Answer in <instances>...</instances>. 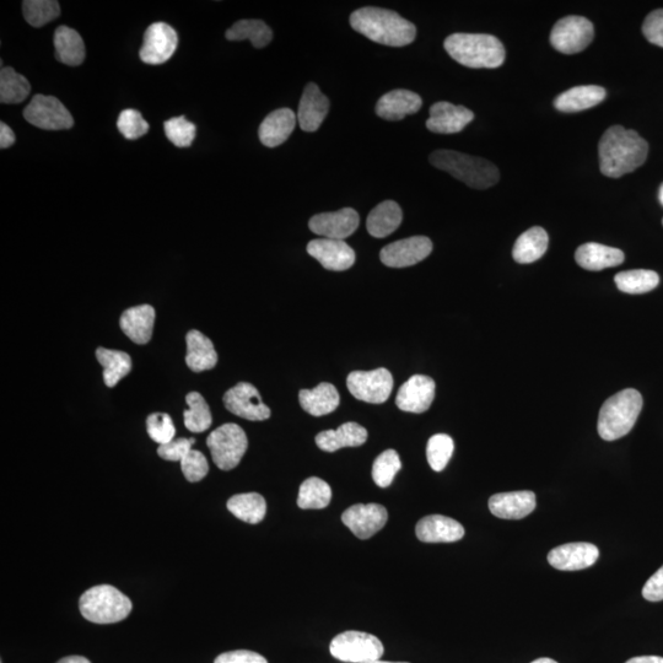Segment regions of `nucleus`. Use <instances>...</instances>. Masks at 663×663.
Segmentation results:
<instances>
[{
    "label": "nucleus",
    "instance_id": "nucleus-1",
    "mask_svg": "<svg viewBox=\"0 0 663 663\" xmlns=\"http://www.w3.org/2000/svg\"><path fill=\"white\" fill-rule=\"evenodd\" d=\"M648 154V142L638 132L622 126L608 128L598 144L601 172L611 179H619L639 169Z\"/></svg>",
    "mask_w": 663,
    "mask_h": 663
},
{
    "label": "nucleus",
    "instance_id": "nucleus-2",
    "mask_svg": "<svg viewBox=\"0 0 663 663\" xmlns=\"http://www.w3.org/2000/svg\"><path fill=\"white\" fill-rule=\"evenodd\" d=\"M350 25L359 34L380 45L404 47L411 45L417 28L392 10L366 7L350 15Z\"/></svg>",
    "mask_w": 663,
    "mask_h": 663
},
{
    "label": "nucleus",
    "instance_id": "nucleus-3",
    "mask_svg": "<svg viewBox=\"0 0 663 663\" xmlns=\"http://www.w3.org/2000/svg\"><path fill=\"white\" fill-rule=\"evenodd\" d=\"M444 47L451 58L468 68L494 69L505 62L504 45L493 35L454 34L447 37Z\"/></svg>",
    "mask_w": 663,
    "mask_h": 663
},
{
    "label": "nucleus",
    "instance_id": "nucleus-4",
    "mask_svg": "<svg viewBox=\"0 0 663 663\" xmlns=\"http://www.w3.org/2000/svg\"><path fill=\"white\" fill-rule=\"evenodd\" d=\"M430 164L466 183L474 190H487L497 185L500 172L490 161L454 152V150H436L430 155Z\"/></svg>",
    "mask_w": 663,
    "mask_h": 663
},
{
    "label": "nucleus",
    "instance_id": "nucleus-5",
    "mask_svg": "<svg viewBox=\"0 0 663 663\" xmlns=\"http://www.w3.org/2000/svg\"><path fill=\"white\" fill-rule=\"evenodd\" d=\"M643 409V396L634 388H627L608 398L598 415L597 429L601 438L614 441L628 435Z\"/></svg>",
    "mask_w": 663,
    "mask_h": 663
},
{
    "label": "nucleus",
    "instance_id": "nucleus-6",
    "mask_svg": "<svg viewBox=\"0 0 663 663\" xmlns=\"http://www.w3.org/2000/svg\"><path fill=\"white\" fill-rule=\"evenodd\" d=\"M80 613L91 623L112 624L125 621L132 612V602L111 585L91 587L80 598Z\"/></svg>",
    "mask_w": 663,
    "mask_h": 663
},
{
    "label": "nucleus",
    "instance_id": "nucleus-7",
    "mask_svg": "<svg viewBox=\"0 0 663 663\" xmlns=\"http://www.w3.org/2000/svg\"><path fill=\"white\" fill-rule=\"evenodd\" d=\"M207 445L220 470L231 471L239 466L249 447L245 431L237 424L221 425L208 436Z\"/></svg>",
    "mask_w": 663,
    "mask_h": 663
},
{
    "label": "nucleus",
    "instance_id": "nucleus-8",
    "mask_svg": "<svg viewBox=\"0 0 663 663\" xmlns=\"http://www.w3.org/2000/svg\"><path fill=\"white\" fill-rule=\"evenodd\" d=\"M330 651L334 659L339 661L368 663L381 659L384 645L374 635L349 630L332 640Z\"/></svg>",
    "mask_w": 663,
    "mask_h": 663
},
{
    "label": "nucleus",
    "instance_id": "nucleus-9",
    "mask_svg": "<svg viewBox=\"0 0 663 663\" xmlns=\"http://www.w3.org/2000/svg\"><path fill=\"white\" fill-rule=\"evenodd\" d=\"M30 125L45 131H66L74 126L72 113L55 96L35 95L24 110Z\"/></svg>",
    "mask_w": 663,
    "mask_h": 663
},
{
    "label": "nucleus",
    "instance_id": "nucleus-10",
    "mask_svg": "<svg viewBox=\"0 0 663 663\" xmlns=\"http://www.w3.org/2000/svg\"><path fill=\"white\" fill-rule=\"evenodd\" d=\"M594 36V25L589 19L571 15L554 25L551 43L555 50L563 55H575L589 47Z\"/></svg>",
    "mask_w": 663,
    "mask_h": 663
},
{
    "label": "nucleus",
    "instance_id": "nucleus-11",
    "mask_svg": "<svg viewBox=\"0 0 663 663\" xmlns=\"http://www.w3.org/2000/svg\"><path fill=\"white\" fill-rule=\"evenodd\" d=\"M348 390L359 401L385 403L391 396L393 377L385 368L373 371H354L347 380Z\"/></svg>",
    "mask_w": 663,
    "mask_h": 663
},
{
    "label": "nucleus",
    "instance_id": "nucleus-12",
    "mask_svg": "<svg viewBox=\"0 0 663 663\" xmlns=\"http://www.w3.org/2000/svg\"><path fill=\"white\" fill-rule=\"evenodd\" d=\"M224 404L237 417L262 422L271 417V409L263 403L260 392L249 382H240L224 395Z\"/></svg>",
    "mask_w": 663,
    "mask_h": 663
},
{
    "label": "nucleus",
    "instance_id": "nucleus-13",
    "mask_svg": "<svg viewBox=\"0 0 663 663\" xmlns=\"http://www.w3.org/2000/svg\"><path fill=\"white\" fill-rule=\"evenodd\" d=\"M177 45H179V36L175 29L165 23H155L145 31L139 57L145 64L159 66L174 56Z\"/></svg>",
    "mask_w": 663,
    "mask_h": 663
},
{
    "label": "nucleus",
    "instance_id": "nucleus-14",
    "mask_svg": "<svg viewBox=\"0 0 663 663\" xmlns=\"http://www.w3.org/2000/svg\"><path fill=\"white\" fill-rule=\"evenodd\" d=\"M433 251L429 237L413 236L393 242L381 250V262L391 268L412 267L427 258Z\"/></svg>",
    "mask_w": 663,
    "mask_h": 663
},
{
    "label": "nucleus",
    "instance_id": "nucleus-15",
    "mask_svg": "<svg viewBox=\"0 0 663 663\" xmlns=\"http://www.w3.org/2000/svg\"><path fill=\"white\" fill-rule=\"evenodd\" d=\"M359 224L357 210L344 208L334 213L315 215L309 221V228L312 233L320 235L323 239L344 240L357 231Z\"/></svg>",
    "mask_w": 663,
    "mask_h": 663
},
{
    "label": "nucleus",
    "instance_id": "nucleus-16",
    "mask_svg": "<svg viewBox=\"0 0 663 663\" xmlns=\"http://www.w3.org/2000/svg\"><path fill=\"white\" fill-rule=\"evenodd\" d=\"M386 508L380 504H358L344 511L343 524L360 539H369L385 527Z\"/></svg>",
    "mask_w": 663,
    "mask_h": 663
},
{
    "label": "nucleus",
    "instance_id": "nucleus-17",
    "mask_svg": "<svg viewBox=\"0 0 663 663\" xmlns=\"http://www.w3.org/2000/svg\"><path fill=\"white\" fill-rule=\"evenodd\" d=\"M307 253L322 264L327 271L343 272L353 267L355 252L343 240L316 239L307 245Z\"/></svg>",
    "mask_w": 663,
    "mask_h": 663
},
{
    "label": "nucleus",
    "instance_id": "nucleus-18",
    "mask_svg": "<svg viewBox=\"0 0 663 663\" xmlns=\"http://www.w3.org/2000/svg\"><path fill=\"white\" fill-rule=\"evenodd\" d=\"M598 558L600 551L595 544L578 542L552 549L548 554V563L557 570L576 571L592 567Z\"/></svg>",
    "mask_w": 663,
    "mask_h": 663
},
{
    "label": "nucleus",
    "instance_id": "nucleus-19",
    "mask_svg": "<svg viewBox=\"0 0 663 663\" xmlns=\"http://www.w3.org/2000/svg\"><path fill=\"white\" fill-rule=\"evenodd\" d=\"M435 382L431 377L414 375L400 388L397 407L403 412L420 414L427 412L435 398Z\"/></svg>",
    "mask_w": 663,
    "mask_h": 663
},
{
    "label": "nucleus",
    "instance_id": "nucleus-20",
    "mask_svg": "<svg viewBox=\"0 0 663 663\" xmlns=\"http://www.w3.org/2000/svg\"><path fill=\"white\" fill-rule=\"evenodd\" d=\"M474 120V113L465 106H456L450 102H436L430 107L427 128L438 134L460 133Z\"/></svg>",
    "mask_w": 663,
    "mask_h": 663
},
{
    "label": "nucleus",
    "instance_id": "nucleus-21",
    "mask_svg": "<svg viewBox=\"0 0 663 663\" xmlns=\"http://www.w3.org/2000/svg\"><path fill=\"white\" fill-rule=\"evenodd\" d=\"M536 494L530 490L499 493L489 499V510L494 516L504 520H521L536 509Z\"/></svg>",
    "mask_w": 663,
    "mask_h": 663
},
{
    "label": "nucleus",
    "instance_id": "nucleus-22",
    "mask_svg": "<svg viewBox=\"0 0 663 663\" xmlns=\"http://www.w3.org/2000/svg\"><path fill=\"white\" fill-rule=\"evenodd\" d=\"M330 109L331 102L321 93L320 88L315 83L307 84L298 111L301 129L309 133L316 132L325 121Z\"/></svg>",
    "mask_w": 663,
    "mask_h": 663
},
{
    "label": "nucleus",
    "instance_id": "nucleus-23",
    "mask_svg": "<svg viewBox=\"0 0 663 663\" xmlns=\"http://www.w3.org/2000/svg\"><path fill=\"white\" fill-rule=\"evenodd\" d=\"M415 535L424 543H452L465 536V528L451 517L431 515L418 522Z\"/></svg>",
    "mask_w": 663,
    "mask_h": 663
},
{
    "label": "nucleus",
    "instance_id": "nucleus-24",
    "mask_svg": "<svg viewBox=\"0 0 663 663\" xmlns=\"http://www.w3.org/2000/svg\"><path fill=\"white\" fill-rule=\"evenodd\" d=\"M423 100L409 90H393L381 97L376 104V115L386 121H401L422 109Z\"/></svg>",
    "mask_w": 663,
    "mask_h": 663
},
{
    "label": "nucleus",
    "instance_id": "nucleus-25",
    "mask_svg": "<svg viewBox=\"0 0 663 663\" xmlns=\"http://www.w3.org/2000/svg\"><path fill=\"white\" fill-rule=\"evenodd\" d=\"M298 115L290 109H279L269 113L261 123L258 137L268 148H276L287 142L294 132Z\"/></svg>",
    "mask_w": 663,
    "mask_h": 663
},
{
    "label": "nucleus",
    "instance_id": "nucleus-26",
    "mask_svg": "<svg viewBox=\"0 0 663 663\" xmlns=\"http://www.w3.org/2000/svg\"><path fill=\"white\" fill-rule=\"evenodd\" d=\"M155 310L150 305L131 307L121 316L123 333L137 344H147L153 336Z\"/></svg>",
    "mask_w": 663,
    "mask_h": 663
},
{
    "label": "nucleus",
    "instance_id": "nucleus-27",
    "mask_svg": "<svg viewBox=\"0 0 663 663\" xmlns=\"http://www.w3.org/2000/svg\"><path fill=\"white\" fill-rule=\"evenodd\" d=\"M607 91L602 86L582 85L565 91L554 101L555 109L573 113L592 109L606 99Z\"/></svg>",
    "mask_w": 663,
    "mask_h": 663
},
{
    "label": "nucleus",
    "instance_id": "nucleus-28",
    "mask_svg": "<svg viewBox=\"0 0 663 663\" xmlns=\"http://www.w3.org/2000/svg\"><path fill=\"white\" fill-rule=\"evenodd\" d=\"M624 258L623 251L596 242L580 246L575 253L576 263L587 271L594 272L621 266Z\"/></svg>",
    "mask_w": 663,
    "mask_h": 663
},
{
    "label": "nucleus",
    "instance_id": "nucleus-29",
    "mask_svg": "<svg viewBox=\"0 0 663 663\" xmlns=\"http://www.w3.org/2000/svg\"><path fill=\"white\" fill-rule=\"evenodd\" d=\"M368 440V431L358 423H346L337 430H326L316 436V444L322 451L336 452L343 447H358Z\"/></svg>",
    "mask_w": 663,
    "mask_h": 663
},
{
    "label": "nucleus",
    "instance_id": "nucleus-30",
    "mask_svg": "<svg viewBox=\"0 0 663 663\" xmlns=\"http://www.w3.org/2000/svg\"><path fill=\"white\" fill-rule=\"evenodd\" d=\"M186 363L194 373L212 370L218 363V354L214 344L202 332L192 330L187 333Z\"/></svg>",
    "mask_w": 663,
    "mask_h": 663
},
{
    "label": "nucleus",
    "instance_id": "nucleus-31",
    "mask_svg": "<svg viewBox=\"0 0 663 663\" xmlns=\"http://www.w3.org/2000/svg\"><path fill=\"white\" fill-rule=\"evenodd\" d=\"M299 402L305 412L314 417H323L336 411L341 403V397L336 387L328 382H322L314 390H301Z\"/></svg>",
    "mask_w": 663,
    "mask_h": 663
},
{
    "label": "nucleus",
    "instance_id": "nucleus-32",
    "mask_svg": "<svg viewBox=\"0 0 663 663\" xmlns=\"http://www.w3.org/2000/svg\"><path fill=\"white\" fill-rule=\"evenodd\" d=\"M402 219L401 207L396 202L385 201L371 210L368 220H366V228L371 236L376 239H384L400 228Z\"/></svg>",
    "mask_w": 663,
    "mask_h": 663
},
{
    "label": "nucleus",
    "instance_id": "nucleus-33",
    "mask_svg": "<svg viewBox=\"0 0 663 663\" xmlns=\"http://www.w3.org/2000/svg\"><path fill=\"white\" fill-rule=\"evenodd\" d=\"M56 48V58L69 67H78L85 61V45L78 31L59 26L53 37Z\"/></svg>",
    "mask_w": 663,
    "mask_h": 663
},
{
    "label": "nucleus",
    "instance_id": "nucleus-34",
    "mask_svg": "<svg viewBox=\"0 0 663 663\" xmlns=\"http://www.w3.org/2000/svg\"><path fill=\"white\" fill-rule=\"evenodd\" d=\"M547 231L539 226L527 230L516 240L512 257L517 263L528 264L539 260L548 250Z\"/></svg>",
    "mask_w": 663,
    "mask_h": 663
},
{
    "label": "nucleus",
    "instance_id": "nucleus-35",
    "mask_svg": "<svg viewBox=\"0 0 663 663\" xmlns=\"http://www.w3.org/2000/svg\"><path fill=\"white\" fill-rule=\"evenodd\" d=\"M228 509L237 519L256 525L266 516L267 503L258 493L237 494L229 499Z\"/></svg>",
    "mask_w": 663,
    "mask_h": 663
},
{
    "label": "nucleus",
    "instance_id": "nucleus-36",
    "mask_svg": "<svg viewBox=\"0 0 663 663\" xmlns=\"http://www.w3.org/2000/svg\"><path fill=\"white\" fill-rule=\"evenodd\" d=\"M96 358L104 366V381L107 387H115L132 370L129 354L106 348H97Z\"/></svg>",
    "mask_w": 663,
    "mask_h": 663
},
{
    "label": "nucleus",
    "instance_id": "nucleus-37",
    "mask_svg": "<svg viewBox=\"0 0 663 663\" xmlns=\"http://www.w3.org/2000/svg\"><path fill=\"white\" fill-rule=\"evenodd\" d=\"M229 41L250 40L256 48H264L273 40V32L262 20H240L226 31Z\"/></svg>",
    "mask_w": 663,
    "mask_h": 663
},
{
    "label": "nucleus",
    "instance_id": "nucleus-38",
    "mask_svg": "<svg viewBox=\"0 0 663 663\" xmlns=\"http://www.w3.org/2000/svg\"><path fill=\"white\" fill-rule=\"evenodd\" d=\"M31 91L29 80L15 72L13 68L3 67L0 72V102L5 105H18L28 99Z\"/></svg>",
    "mask_w": 663,
    "mask_h": 663
},
{
    "label": "nucleus",
    "instance_id": "nucleus-39",
    "mask_svg": "<svg viewBox=\"0 0 663 663\" xmlns=\"http://www.w3.org/2000/svg\"><path fill=\"white\" fill-rule=\"evenodd\" d=\"M617 288L627 294H645L654 290L660 284V277L648 269H633L618 273L614 277Z\"/></svg>",
    "mask_w": 663,
    "mask_h": 663
},
{
    "label": "nucleus",
    "instance_id": "nucleus-40",
    "mask_svg": "<svg viewBox=\"0 0 663 663\" xmlns=\"http://www.w3.org/2000/svg\"><path fill=\"white\" fill-rule=\"evenodd\" d=\"M332 500V489L328 483L317 477L307 478L301 484L298 497L300 509H325Z\"/></svg>",
    "mask_w": 663,
    "mask_h": 663
},
{
    "label": "nucleus",
    "instance_id": "nucleus-41",
    "mask_svg": "<svg viewBox=\"0 0 663 663\" xmlns=\"http://www.w3.org/2000/svg\"><path fill=\"white\" fill-rule=\"evenodd\" d=\"M188 409L183 413L186 428L192 433H203L212 427L213 417L201 393L191 392L186 397Z\"/></svg>",
    "mask_w": 663,
    "mask_h": 663
},
{
    "label": "nucleus",
    "instance_id": "nucleus-42",
    "mask_svg": "<svg viewBox=\"0 0 663 663\" xmlns=\"http://www.w3.org/2000/svg\"><path fill=\"white\" fill-rule=\"evenodd\" d=\"M23 13L32 28H42L58 18L61 8L56 0H26Z\"/></svg>",
    "mask_w": 663,
    "mask_h": 663
},
{
    "label": "nucleus",
    "instance_id": "nucleus-43",
    "mask_svg": "<svg viewBox=\"0 0 663 663\" xmlns=\"http://www.w3.org/2000/svg\"><path fill=\"white\" fill-rule=\"evenodd\" d=\"M455 444L451 436L446 434H436L431 436L427 446V457L431 468L435 472L445 470L447 463L454 454Z\"/></svg>",
    "mask_w": 663,
    "mask_h": 663
},
{
    "label": "nucleus",
    "instance_id": "nucleus-44",
    "mask_svg": "<svg viewBox=\"0 0 663 663\" xmlns=\"http://www.w3.org/2000/svg\"><path fill=\"white\" fill-rule=\"evenodd\" d=\"M402 467L400 455L395 450H386L376 458L373 466V479L380 488H387Z\"/></svg>",
    "mask_w": 663,
    "mask_h": 663
},
{
    "label": "nucleus",
    "instance_id": "nucleus-45",
    "mask_svg": "<svg viewBox=\"0 0 663 663\" xmlns=\"http://www.w3.org/2000/svg\"><path fill=\"white\" fill-rule=\"evenodd\" d=\"M164 128L167 139L179 148L191 147L196 138L197 128L185 116L171 118L165 122Z\"/></svg>",
    "mask_w": 663,
    "mask_h": 663
},
{
    "label": "nucleus",
    "instance_id": "nucleus-46",
    "mask_svg": "<svg viewBox=\"0 0 663 663\" xmlns=\"http://www.w3.org/2000/svg\"><path fill=\"white\" fill-rule=\"evenodd\" d=\"M147 430L150 438L159 445L169 444L175 439L176 429L169 414L154 413L147 419Z\"/></svg>",
    "mask_w": 663,
    "mask_h": 663
},
{
    "label": "nucleus",
    "instance_id": "nucleus-47",
    "mask_svg": "<svg viewBox=\"0 0 663 663\" xmlns=\"http://www.w3.org/2000/svg\"><path fill=\"white\" fill-rule=\"evenodd\" d=\"M118 131L129 140H136L145 136L149 131L148 122L136 110L121 112L117 121Z\"/></svg>",
    "mask_w": 663,
    "mask_h": 663
},
{
    "label": "nucleus",
    "instance_id": "nucleus-48",
    "mask_svg": "<svg viewBox=\"0 0 663 663\" xmlns=\"http://www.w3.org/2000/svg\"><path fill=\"white\" fill-rule=\"evenodd\" d=\"M181 470L183 476L186 477L188 482H201L209 472L206 456H204L202 452L192 449L185 457H183V460L181 461Z\"/></svg>",
    "mask_w": 663,
    "mask_h": 663
},
{
    "label": "nucleus",
    "instance_id": "nucleus-49",
    "mask_svg": "<svg viewBox=\"0 0 663 663\" xmlns=\"http://www.w3.org/2000/svg\"><path fill=\"white\" fill-rule=\"evenodd\" d=\"M194 442H196L194 439H174L170 441L169 444L160 445L158 455L166 461L181 462L183 457L192 450Z\"/></svg>",
    "mask_w": 663,
    "mask_h": 663
},
{
    "label": "nucleus",
    "instance_id": "nucleus-50",
    "mask_svg": "<svg viewBox=\"0 0 663 663\" xmlns=\"http://www.w3.org/2000/svg\"><path fill=\"white\" fill-rule=\"evenodd\" d=\"M643 34L652 45L663 47V9L655 10L646 16Z\"/></svg>",
    "mask_w": 663,
    "mask_h": 663
},
{
    "label": "nucleus",
    "instance_id": "nucleus-51",
    "mask_svg": "<svg viewBox=\"0 0 663 663\" xmlns=\"http://www.w3.org/2000/svg\"><path fill=\"white\" fill-rule=\"evenodd\" d=\"M214 663H268V661L257 652L236 650L219 655Z\"/></svg>",
    "mask_w": 663,
    "mask_h": 663
},
{
    "label": "nucleus",
    "instance_id": "nucleus-52",
    "mask_svg": "<svg viewBox=\"0 0 663 663\" xmlns=\"http://www.w3.org/2000/svg\"><path fill=\"white\" fill-rule=\"evenodd\" d=\"M643 597L650 602L663 601V565L646 582L643 589Z\"/></svg>",
    "mask_w": 663,
    "mask_h": 663
},
{
    "label": "nucleus",
    "instance_id": "nucleus-53",
    "mask_svg": "<svg viewBox=\"0 0 663 663\" xmlns=\"http://www.w3.org/2000/svg\"><path fill=\"white\" fill-rule=\"evenodd\" d=\"M15 143V134L13 129L5 123H0V148L8 149Z\"/></svg>",
    "mask_w": 663,
    "mask_h": 663
},
{
    "label": "nucleus",
    "instance_id": "nucleus-54",
    "mask_svg": "<svg viewBox=\"0 0 663 663\" xmlns=\"http://www.w3.org/2000/svg\"><path fill=\"white\" fill-rule=\"evenodd\" d=\"M625 663H663V657L661 656H638L633 657Z\"/></svg>",
    "mask_w": 663,
    "mask_h": 663
},
{
    "label": "nucleus",
    "instance_id": "nucleus-55",
    "mask_svg": "<svg viewBox=\"0 0 663 663\" xmlns=\"http://www.w3.org/2000/svg\"><path fill=\"white\" fill-rule=\"evenodd\" d=\"M57 663H91L88 659H85L83 656H68L64 659L59 660Z\"/></svg>",
    "mask_w": 663,
    "mask_h": 663
},
{
    "label": "nucleus",
    "instance_id": "nucleus-56",
    "mask_svg": "<svg viewBox=\"0 0 663 663\" xmlns=\"http://www.w3.org/2000/svg\"><path fill=\"white\" fill-rule=\"evenodd\" d=\"M531 663H558V662L552 659H548V657H542V659L535 660Z\"/></svg>",
    "mask_w": 663,
    "mask_h": 663
},
{
    "label": "nucleus",
    "instance_id": "nucleus-57",
    "mask_svg": "<svg viewBox=\"0 0 663 663\" xmlns=\"http://www.w3.org/2000/svg\"><path fill=\"white\" fill-rule=\"evenodd\" d=\"M659 199H660V203H661L662 206H663V183H662V185H661V187H660V191H659Z\"/></svg>",
    "mask_w": 663,
    "mask_h": 663
},
{
    "label": "nucleus",
    "instance_id": "nucleus-58",
    "mask_svg": "<svg viewBox=\"0 0 663 663\" xmlns=\"http://www.w3.org/2000/svg\"><path fill=\"white\" fill-rule=\"evenodd\" d=\"M368 663H408V662H387V661L376 660Z\"/></svg>",
    "mask_w": 663,
    "mask_h": 663
},
{
    "label": "nucleus",
    "instance_id": "nucleus-59",
    "mask_svg": "<svg viewBox=\"0 0 663 663\" xmlns=\"http://www.w3.org/2000/svg\"><path fill=\"white\" fill-rule=\"evenodd\" d=\"M662 224H663V220H662Z\"/></svg>",
    "mask_w": 663,
    "mask_h": 663
}]
</instances>
